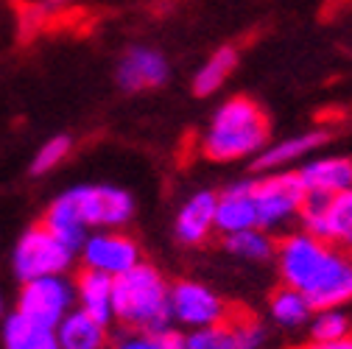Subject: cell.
<instances>
[{
	"label": "cell",
	"mask_w": 352,
	"mask_h": 349,
	"mask_svg": "<svg viewBox=\"0 0 352 349\" xmlns=\"http://www.w3.org/2000/svg\"><path fill=\"white\" fill-rule=\"evenodd\" d=\"M269 313L280 327H302L311 322L314 304L307 302V296L291 285H283L272 293L269 299Z\"/></svg>",
	"instance_id": "ffe728a7"
},
{
	"label": "cell",
	"mask_w": 352,
	"mask_h": 349,
	"mask_svg": "<svg viewBox=\"0 0 352 349\" xmlns=\"http://www.w3.org/2000/svg\"><path fill=\"white\" fill-rule=\"evenodd\" d=\"M269 137V120L252 98H230L218 106L201 140V148L215 162L252 157Z\"/></svg>",
	"instance_id": "7a4b0ae2"
},
{
	"label": "cell",
	"mask_w": 352,
	"mask_h": 349,
	"mask_svg": "<svg viewBox=\"0 0 352 349\" xmlns=\"http://www.w3.org/2000/svg\"><path fill=\"white\" fill-rule=\"evenodd\" d=\"M324 143V135L322 132H307V135H299V137H288L272 148H266L257 159H254V168L257 170H272V168H285L288 162L305 157L316 151L319 146Z\"/></svg>",
	"instance_id": "44dd1931"
},
{
	"label": "cell",
	"mask_w": 352,
	"mask_h": 349,
	"mask_svg": "<svg viewBox=\"0 0 352 349\" xmlns=\"http://www.w3.org/2000/svg\"><path fill=\"white\" fill-rule=\"evenodd\" d=\"M0 313H3V299H0Z\"/></svg>",
	"instance_id": "f546056e"
},
{
	"label": "cell",
	"mask_w": 352,
	"mask_h": 349,
	"mask_svg": "<svg viewBox=\"0 0 352 349\" xmlns=\"http://www.w3.org/2000/svg\"><path fill=\"white\" fill-rule=\"evenodd\" d=\"M266 330L252 319L230 316L221 324L190 330L185 335V349H263Z\"/></svg>",
	"instance_id": "30bf717a"
},
{
	"label": "cell",
	"mask_w": 352,
	"mask_h": 349,
	"mask_svg": "<svg viewBox=\"0 0 352 349\" xmlns=\"http://www.w3.org/2000/svg\"><path fill=\"white\" fill-rule=\"evenodd\" d=\"M73 254L59 238H54L45 227H31L23 232L14 249V274L20 282H31L39 277L65 274L73 263Z\"/></svg>",
	"instance_id": "3957f363"
},
{
	"label": "cell",
	"mask_w": 352,
	"mask_h": 349,
	"mask_svg": "<svg viewBox=\"0 0 352 349\" xmlns=\"http://www.w3.org/2000/svg\"><path fill=\"white\" fill-rule=\"evenodd\" d=\"M215 207H218V196L210 190L190 196L188 204L176 215V238L188 246H201L215 229Z\"/></svg>",
	"instance_id": "5bb4252c"
},
{
	"label": "cell",
	"mask_w": 352,
	"mask_h": 349,
	"mask_svg": "<svg viewBox=\"0 0 352 349\" xmlns=\"http://www.w3.org/2000/svg\"><path fill=\"white\" fill-rule=\"evenodd\" d=\"M3 346L6 349H62L56 330L31 322L20 311L3 322Z\"/></svg>",
	"instance_id": "ac0fdd59"
},
{
	"label": "cell",
	"mask_w": 352,
	"mask_h": 349,
	"mask_svg": "<svg viewBox=\"0 0 352 349\" xmlns=\"http://www.w3.org/2000/svg\"><path fill=\"white\" fill-rule=\"evenodd\" d=\"M56 338H59V346L62 349H104V344H107V327L98 319H93L90 313H84L78 308V311H70L59 322Z\"/></svg>",
	"instance_id": "e0dca14e"
},
{
	"label": "cell",
	"mask_w": 352,
	"mask_h": 349,
	"mask_svg": "<svg viewBox=\"0 0 352 349\" xmlns=\"http://www.w3.org/2000/svg\"><path fill=\"white\" fill-rule=\"evenodd\" d=\"M70 137H65V135H59V137H54V140H48L45 146H42L39 151H36V157H34V162H31V173H48V170H54L67 154H70Z\"/></svg>",
	"instance_id": "4316f807"
},
{
	"label": "cell",
	"mask_w": 352,
	"mask_h": 349,
	"mask_svg": "<svg viewBox=\"0 0 352 349\" xmlns=\"http://www.w3.org/2000/svg\"><path fill=\"white\" fill-rule=\"evenodd\" d=\"M112 308L120 324L140 333H162L173 322L170 285L148 263H138L131 271L115 277Z\"/></svg>",
	"instance_id": "6da1fadb"
},
{
	"label": "cell",
	"mask_w": 352,
	"mask_h": 349,
	"mask_svg": "<svg viewBox=\"0 0 352 349\" xmlns=\"http://www.w3.org/2000/svg\"><path fill=\"white\" fill-rule=\"evenodd\" d=\"M65 196L76 207L87 229L90 227H96V229L120 227L131 218V212H135L131 196L112 185H78V188L65 190Z\"/></svg>",
	"instance_id": "52a82bcc"
},
{
	"label": "cell",
	"mask_w": 352,
	"mask_h": 349,
	"mask_svg": "<svg viewBox=\"0 0 352 349\" xmlns=\"http://www.w3.org/2000/svg\"><path fill=\"white\" fill-rule=\"evenodd\" d=\"M324 243H336L352 254V190L336 193L330 199Z\"/></svg>",
	"instance_id": "603a6c76"
},
{
	"label": "cell",
	"mask_w": 352,
	"mask_h": 349,
	"mask_svg": "<svg viewBox=\"0 0 352 349\" xmlns=\"http://www.w3.org/2000/svg\"><path fill=\"white\" fill-rule=\"evenodd\" d=\"M299 173V179L307 193H344L352 190V159L346 157H327V159H314L307 162Z\"/></svg>",
	"instance_id": "2e32d148"
},
{
	"label": "cell",
	"mask_w": 352,
	"mask_h": 349,
	"mask_svg": "<svg viewBox=\"0 0 352 349\" xmlns=\"http://www.w3.org/2000/svg\"><path fill=\"white\" fill-rule=\"evenodd\" d=\"M274 254H277V266H280L283 282L305 293L307 288H311V282L319 277V271L324 269V263L330 260L333 246L314 238L311 232H294V235L280 240Z\"/></svg>",
	"instance_id": "277c9868"
},
{
	"label": "cell",
	"mask_w": 352,
	"mask_h": 349,
	"mask_svg": "<svg viewBox=\"0 0 352 349\" xmlns=\"http://www.w3.org/2000/svg\"><path fill=\"white\" fill-rule=\"evenodd\" d=\"M252 188H254V182H238V185H230L218 196V207H215V229L218 232L232 235V232L257 227V207H254Z\"/></svg>",
	"instance_id": "4fadbf2b"
},
{
	"label": "cell",
	"mask_w": 352,
	"mask_h": 349,
	"mask_svg": "<svg viewBox=\"0 0 352 349\" xmlns=\"http://www.w3.org/2000/svg\"><path fill=\"white\" fill-rule=\"evenodd\" d=\"M81 257H84V269H93L109 277H120L126 271H131L140 260V249L129 235L120 232H96L87 235L84 246H81Z\"/></svg>",
	"instance_id": "9c48e42d"
},
{
	"label": "cell",
	"mask_w": 352,
	"mask_h": 349,
	"mask_svg": "<svg viewBox=\"0 0 352 349\" xmlns=\"http://www.w3.org/2000/svg\"><path fill=\"white\" fill-rule=\"evenodd\" d=\"M42 227H45L54 238H59L70 251H81V246L87 240V227H84V221L78 218L76 207L70 204V199L65 193L48 207Z\"/></svg>",
	"instance_id": "d6986e66"
},
{
	"label": "cell",
	"mask_w": 352,
	"mask_h": 349,
	"mask_svg": "<svg viewBox=\"0 0 352 349\" xmlns=\"http://www.w3.org/2000/svg\"><path fill=\"white\" fill-rule=\"evenodd\" d=\"M307 349H352V335L336 338V341H322V344H311Z\"/></svg>",
	"instance_id": "83f0119b"
},
{
	"label": "cell",
	"mask_w": 352,
	"mask_h": 349,
	"mask_svg": "<svg viewBox=\"0 0 352 349\" xmlns=\"http://www.w3.org/2000/svg\"><path fill=\"white\" fill-rule=\"evenodd\" d=\"M170 313L176 322L190 330L212 327L230 319L224 299L215 296L207 285L193 280H179L170 285Z\"/></svg>",
	"instance_id": "ba28073f"
},
{
	"label": "cell",
	"mask_w": 352,
	"mask_h": 349,
	"mask_svg": "<svg viewBox=\"0 0 352 349\" xmlns=\"http://www.w3.org/2000/svg\"><path fill=\"white\" fill-rule=\"evenodd\" d=\"M73 299H76V285L65 274L39 277V280L23 282L17 311L42 327L56 330L59 322L70 313Z\"/></svg>",
	"instance_id": "8992f818"
},
{
	"label": "cell",
	"mask_w": 352,
	"mask_h": 349,
	"mask_svg": "<svg viewBox=\"0 0 352 349\" xmlns=\"http://www.w3.org/2000/svg\"><path fill=\"white\" fill-rule=\"evenodd\" d=\"M76 299L78 308L84 313H90L93 319H98L104 327H109V322L115 319V308H112V293H115V277L84 269L76 277Z\"/></svg>",
	"instance_id": "9a60e30c"
},
{
	"label": "cell",
	"mask_w": 352,
	"mask_h": 349,
	"mask_svg": "<svg viewBox=\"0 0 352 349\" xmlns=\"http://www.w3.org/2000/svg\"><path fill=\"white\" fill-rule=\"evenodd\" d=\"M224 246L227 251H232L235 257H243V260H269L277 249H274V240L266 235V229L260 227H252V229H241V232H232L224 238Z\"/></svg>",
	"instance_id": "cb8c5ba5"
},
{
	"label": "cell",
	"mask_w": 352,
	"mask_h": 349,
	"mask_svg": "<svg viewBox=\"0 0 352 349\" xmlns=\"http://www.w3.org/2000/svg\"><path fill=\"white\" fill-rule=\"evenodd\" d=\"M307 302L314 304V311H333L341 308L352 299V254L344 249H333L330 260L319 277L305 291Z\"/></svg>",
	"instance_id": "8fae6325"
},
{
	"label": "cell",
	"mask_w": 352,
	"mask_h": 349,
	"mask_svg": "<svg viewBox=\"0 0 352 349\" xmlns=\"http://www.w3.org/2000/svg\"><path fill=\"white\" fill-rule=\"evenodd\" d=\"M115 349H185V335L176 330H162V333H140L135 330L131 335H123Z\"/></svg>",
	"instance_id": "d4e9b609"
},
{
	"label": "cell",
	"mask_w": 352,
	"mask_h": 349,
	"mask_svg": "<svg viewBox=\"0 0 352 349\" xmlns=\"http://www.w3.org/2000/svg\"><path fill=\"white\" fill-rule=\"evenodd\" d=\"M238 67V51L235 48H218L201 67H199V73H196V78H193V93L196 95H212L218 87H221L230 76H232V70Z\"/></svg>",
	"instance_id": "7402d4cb"
},
{
	"label": "cell",
	"mask_w": 352,
	"mask_h": 349,
	"mask_svg": "<svg viewBox=\"0 0 352 349\" xmlns=\"http://www.w3.org/2000/svg\"><path fill=\"white\" fill-rule=\"evenodd\" d=\"M344 335H349V319L338 308L316 311V316L311 319V338H314V344L336 341V338H344Z\"/></svg>",
	"instance_id": "484cf974"
},
{
	"label": "cell",
	"mask_w": 352,
	"mask_h": 349,
	"mask_svg": "<svg viewBox=\"0 0 352 349\" xmlns=\"http://www.w3.org/2000/svg\"><path fill=\"white\" fill-rule=\"evenodd\" d=\"M120 90L126 93H140V90H148V87H160L165 84L168 78V62L160 51H151V48H131L120 65H118V73H115Z\"/></svg>",
	"instance_id": "7c38bea8"
},
{
	"label": "cell",
	"mask_w": 352,
	"mask_h": 349,
	"mask_svg": "<svg viewBox=\"0 0 352 349\" xmlns=\"http://www.w3.org/2000/svg\"><path fill=\"white\" fill-rule=\"evenodd\" d=\"M252 196L257 207V227L274 229L291 221L294 215H299L307 190L299 179V173H272L266 179H254Z\"/></svg>",
	"instance_id": "5b68a950"
},
{
	"label": "cell",
	"mask_w": 352,
	"mask_h": 349,
	"mask_svg": "<svg viewBox=\"0 0 352 349\" xmlns=\"http://www.w3.org/2000/svg\"><path fill=\"white\" fill-rule=\"evenodd\" d=\"M65 3H70V0H45V6H65Z\"/></svg>",
	"instance_id": "f1b7e54d"
}]
</instances>
